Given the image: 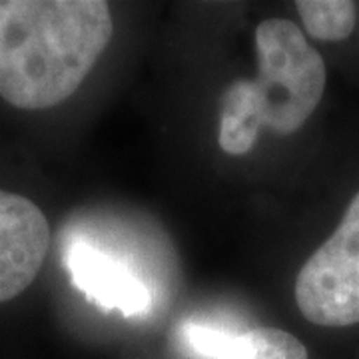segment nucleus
I'll use <instances>...</instances> for the list:
<instances>
[{
    "mask_svg": "<svg viewBox=\"0 0 359 359\" xmlns=\"http://www.w3.org/2000/svg\"><path fill=\"white\" fill-rule=\"evenodd\" d=\"M114 25L102 0H0V96L22 110L68 100Z\"/></svg>",
    "mask_w": 359,
    "mask_h": 359,
    "instance_id": "1",
    "label": "nucleus"
},
{
    "mask_svg": "<svg viewBox=\"0 0 359 359\" xmlns=\"http://www.w3.org/2000/svg\"><path fill=\"white\" fill-rule=\"evenodd\" d=\"M257 78L226 90L219 112V148L231 156L250 152L259 128L278 134L299 130L325 90V65L292 20L269 18L256 28Z\"/></svg>",
    "mask_w": 359,
    "mask_h": 359,
    "instance_id": "2",
    "label": "nucleus"
},
{
    "mask_svg": "<svg viewBox=\"0 0 359 359\" xmlns=\"http://www.w3.org/2000/svg\"><path fill=\"white\" fill-rule=\"evenodd\" d=\"M295 302L302 316L316 325L359 323V192L327 242L299 269Z\"/></svg>",
    "mask_w": 359,
    "mask_h": 359,
    "instance_id": "3",
    "label": "nucleus"
},
{
    "mask_svg": "<svg viewBox=\"0 0 359 359\" xmlns=\"http://www.w3.org/2000/svg\"><path fill=\"white\" fill-rule=\"evenodd\" d=\"M50 245V226L39 205L0 190V304L36 280Z\"/></svg>",
    "mask_w": 359,
    "mask_h": 359,
    "instance_id": "4",
    "label": "nucleus"
},
{
    "mask_svg": "<svg viewBox=\"0 0 359 359\" xmlns=\"http://www.w3.org/2000/svg\"><path fill=\"white\" fill-rule=\"evenodd\" d=\"M66 268L72 283L104 311L142 316L152 308V294L146 283L114 256L78 242L66 254Z\"/></svg>",
    "mask_w": 359,
    "mask_h": 359,
    "instance_id": "5",
    "label": "nucleus"
},
{
    "mask_svg": "<svg viewBox=\"0 0 359 359\" xmlns=\"http://www.w3.org/2000/svg\"><path fill=\"white\" fill-rule=\"evenodd\" d=\"M212 359H309L306 346L278 327H256L248 332H230L219 341Z\"/></svg>",
    "mask_w": 359,
    "mask_h": 359,
    "instance_id": "6",
    "label": "nucleus"
},
{
    "mask_svg": "<svg viewBox=\"0 0 359 359\" xmlns=\"http://www.w3.org/2000/svg\"><path fill=\"white\" fill-rule=\"evenodd\" d=\"M295 6L313 39L337 42L349 39L355 28V4L349 0H299Z\"/></svg>",
    "mask_w": 359,
    "mask_h": 359,
    "instance_id": "7",
    "label": "nucleus"
}]
</instances>
